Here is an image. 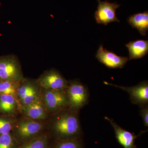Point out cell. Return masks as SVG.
<instances>
[{"label":"cell","instance_id":"cell-1","mask_svg":"<svg viewBox=\"0 0 148 148\" xmlns=\"http://www.w3.org/2000/svg\"><path fill=\"white\" fill-rule=\"evenodd\" d=\"M78 112L68 109L51 116L50 128L57 140L79 138L82 132Z\"/></svg>","mask_w":148,"mask_h":148},{"label":"cell","instance_id":"cell-2","mask_svg":"<svg viewBox=\"0 0 148 148\" xmlns=\"http://www.w3.org/2000/svg\"><path fill=\"white\" fill-rule=\"evenodd\" d=\"M42 122L24 117L15 121L12 130L16 143L21 145L42 135L44 125Z\"/></svg>","mask_w":148,"mask_h":148},{"label":"cell","instance_id":"cell-3","mask_svg":"<svg viewBox=\"0 0 148 148\" xmlns=\"http://www.w3.org/2000/svg\"><path fill=\"white\" fill-rule=\"evenodd\" d=\"M66 90H52L41 88V97L49 116L69 109Z\"/></svg>","mask_w":148,"mask_h":148},{"label":"cell","instance_id":"cell-4","mask_svg":"<svg viewBox=\"0 0 148 148\" xmlns=\"http://www.w3.org/2000/svg\"><path fill=\"white\" fill-rule=\"evenodd\" d=\"M66 90L70 110L79 112L80 110L88 104V88L79 80L69 81Z\"/></svg>","mask_w":148,"mask_h":148},{"label":"cell","instance_id":"cell-5","mask_svg":"<svg viewBox=\"0 0 148 148\" xmlns=\"http://www.w3.org/2000/svg\"><path fill=\"white\" fill-rule=\"evenodd\" d=\"M24 78L21 65L14 56H0V81L19 82Z\"/></svg>","mask_w":148,"mask_h":148},{"label":"cell","instance_id":"cell-6","mask_svg":"<svg viewBox=\"0 0 148 148\" xmlns=\"http://www.w3.org/2000/svg\"><path fill=\"white\" fill-rule=\"evenodd\" d=\"M41 87L36 80L23 78L19 82L17 90V100L21 107L29 105L41 96Z\"/></svg>","mask_w":148,"mask_h":148},{"label":"cell","instance_id":"cell-7","mask_svg":"<svg viewBox=\"0 0 148 148\" xmlns=\"http://www.w3.org/2000/svg\"><path fill=\"white\" fill-rule=\"evenodd\" d=\"M41 87L55 90H66L69 81L55 69L45 72L37 80Z\"/></svg>","mask_w":148,"mask_h":148},{"label":"cell","instance_id":"cell-8","mask_svg":"<svg viewBox=\"0 0 148 148\" xmlns=\"http://www.w3.org/2000/svg\"><path fill=\"white\" fill-rule=\"evenodd\" d=\"M97 1L98 5L94 17L98 24H103L106 26L112 22L120 21L117 17L116 12V10L120 7V5L116 2L110 3L107 1Z\"/></svg>","mask_w":148,"mask_h":148},{"label":"cell","instance_id":"cell-9","mask_svg":"<svg viewBox=\"0 0 148 148\" xmlns=\"http://www.w3.org/2000/svg\"><path fill=\"white\" fill-rule=\"evenodd\" d=\"M104 83L108 85L118 88L126 91L129 94L130 99L132 104L139 106L148 105V81H143L137 85L130 87L116 85L106 82H104Z\"/></svg>","mask_w":148,"mask_h":148},{"label":"cell","instance_id":"cell-10","mask_svg":"<svg viewBox=\"0 0 148 148\" xmlns=\"http://www.w3.org/2000/svg\"><path fill=\"white\" fill-rule=\"evenodd\" d=\"M95 57L99 62L110 69H122L129 59L127 57L119 56L113 51L104 48L100 45L96 52Z\"/></svg>","mask_w":148,"mask_h":148},{"label":"cell","instance_id":"cell-11","mask_svg":"<svg viewBox=\"0 0 148 148\" xmlns=\"http://www.w3.org/2000/svg\"><path fill=\"white\" fill-rule=\"evenodd\" d=\"M19 110L24 117L38 121H43L49 116L41 96L29 105L21 107Z\"/></svg>","mask_w":148,"mask_h":148},{"label":"cell","instance_id":"cell-12","mask_svg":"<svg viewBox=\"0 0 148 148\" xmlns=\"http://www.w3.org/2000/svg\"><path fill=\"white\" fill-rule=\"evenodd\" d=\"M105 119L108 120L112 126L116 137L118 141L124 148H135V140L137 138V135L134 133L123 129L115 122L113 120L105 117Z\"/></svg>","mask_w":148,"mask_h":148},{"label":"cell","instance_id":"cell-13","mask_svg":"<svg viewBox=\"0 0 148 148\" xmlns=\"http://www.w3.org/2000/svg\"><path fill=\"white\" fill-rule=\"evenodd\" d=\"M129 51V60L144 57L148 52V41L138 40L125 45Z\"/></svg>","mask_w":148,"mask_h":148},{"label":"cell","instance_id":"cell-14","mask_svg":"<svg viewBox=\"0 0 148 148\" xmlns=\"http://www.w3.org/2000/svg\"><path fill=\"white\" fill-rule=\"evenodd\" d=\"M128 24L137 29L140 34L145 36L148 30V11L141 13H135L127 18Z\"/></svg>","mask_w":148,"mask_h":148},{"label":"cell","instance_id":"cell-15","mask_svg":"<svg viewBox=\"0 0 148 148\" xmlns=\"http://www.w3.org/2000/svg\"><path fill=\"white\" fill-rule=\"evenodd\" d=\"M19 109L17 100L12 95L0 94V113L12 116Z\"/></svg>","mask_w":148,"mask_h":148},{"label":"cell","instance_id":"cell-16","mask_svg":"<svg viewBox=\"0 0 148 148\" xmlns=\"http://www.w3.org/2000/svg\"><path fill=\"white\" fill-rule=\"evenodd\" d=\"M18 148H48V138L43 134L22 144Z\"/></svg>","mask_w":148,"mask_h":148},{"label":"cell","instance_id":"cell-17","mask_svg":"<svg viewBox=\"0 0 148 148\" xmlns=\"http://www.w3.org/2000/svg\"><path fill=\"white\" fill-rule=\"evenodd\" d=\"M19 84V82L0 81V94L12 95L17 100V90Z\"/></svg>","mask_w":148,"mask_h":148},{"label":"cell","instance_id":"cell-18","mask_svg":"<svg viewBox=\"0 0 148 148\" xmlns=\"http://www.w3.org/2000/svg\"><path fill=\"white\" fill-rule=\"evenodd\" d=\"M15 122L11 116H0V135L10 133Z\"/></svg>","mask_w":148,"mask_h":148},{"label":"cell","instance_id":"cell-19","mask_svg":"<svg viewBox=\"0 0 148 148\" xmlns=\"http://www.w3.org/2000/svg\"><path fill=\"white\" fill-rule=\"evenodd\" d=\"M79 138L71 140H57L54 148H82Z\"/></svg>","mask_w":148,"mask_h":148},{"label":"cell","instance_id":"cell-20","mask_svg":"<svg viewBox=\"0 0 148 148\" xmlns=\"http://www.w3.org/2000/svg\"><path fill=\"white\" fill-rule=\"evenodd\" d=\"M16 143L11 133L0 135V148H15Z\"/></svg>","mask_w":148,"mask_h":148},{"label":"cell","instance_id":"cell-21","mask_svg":"<svg viewBox=\"0 0 148 148\" xmlns=\"http://www.w3.org/2000/svg\"><path fill=\"white\" fill-rule=\"evenodd\" d=\"M140 115L143 119V123L146 127L148 126V105L140 106Z\"/></svg>","mask_w":148,"mask_h":148}]
</instances>
